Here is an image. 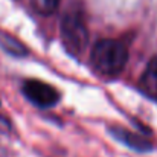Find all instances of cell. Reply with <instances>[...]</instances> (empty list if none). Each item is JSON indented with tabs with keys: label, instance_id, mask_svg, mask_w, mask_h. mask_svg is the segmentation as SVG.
I'll return each mask as SVG.
<instances>
[{
	"label": "cell",
	"instance_id": "cell-2",
	"mask_svg": "<svg viewBox=\"0 0 157 157\" xmlns=\"http://www.w3.org/2000/svg\"><path fill=\"white\" fill-rule=\"evenodd\" d=\"M61 40L67 52L72 55L78 56L84 52L89 41V32L79 12H67L64 15L61 21Z\"/></svg>",
	"mask_w": 157,
	"mask_h": 157
},
{
	"label": "cell",
	"instance_id": "cell-7",
	"mask_svg": "<svg viewBox=\"0 0 157 157\" xmlns=\"http://www.w3.org/2000/svg\"><path fill=\"white\" fill-rule=\"evenodd\" d=\"M34 5L41 14L48 15V14H52L58 8L59 0H34Z\"/></svg>",
	"mask_w": 157,
	"mask_h": 157
},
{
	"label": "cell",
	"instance_id": "cell-5",
	"mask_svg": "<svg viewBox=\"0 0 157 157\" xmlns=\"http://www.w3.org/2000/svg\"><path fill=\"white\" fill-rule=\"evenodd\" d=\"M140 89L148 96L157 99V56H154L148 63V66L140 78Z\"/></svg>",
	"mask_w": 157,
	"mask_h": 157
},
{
	"label": "cell",
	"instance_id": "cell-6",
	"mask_svg": "<svg viewBox=\"0 0 157 157\" xmlns=\"http://www.w3.org/2000/svg\"><path fill=\"white\" fill-rule=\"evenodd\" d=\"M0 48L12 56H26L28 55V48L18 38L12 37L11 34H8L5 31H0Z\"/></svg>",
	"mask_w": 157,
	"mask_h": 157
},
{
	"label": "cell",
	"instance_id": "cell-3",
	"mask_svg": "<svg viewBox=\"0 0 157 157\" xmlns=\"http://www.w3.org/2000/svg\"><path fill=\"white\" fill-rule=\"evenodd\" d=\"M23 93L32 104L43 107V108L52 107L59 101V92L53 86L38 81V79L26 81L23 84Z\"/></svg>",
	"mask_w": 157,
	"mask_h": 157
},
{
	"label": "cell",
	"instance_id": "cell-4",
	"mask_svg": "<svg viewBox=\"0 0 157 157\" xmlns=\"http://www.w3.org/2000/svg\"><path fill=\"white\" fill-rule=\"evenodd\" d=\"M110 133L113 134L114 139H117L119 142H122L124 145L130 147L131 150H136V151H148L151 148L150 142L145 140L142 136L136 134V133H131L128 130H124V128H119V127H113L110 128Z\"/></svg>",
	"mask_w": 157,
	"mask_h": 157
},
{
	"label": "cell",
	"instance_id": "cell-1",
	"mask_svg": "<svg viewBox=\"0 0 157 157\" xmlns=\"http://www.w3.org/2000/svg\"><path fill=\"white\" fill-rule=\"evenodd\" d=\"M90 61L98 73L114 78L125 69L128 61V51L121 41L101 40L92 49Z\"/></svg>",
	"mask_w": 157,
	"mask_h": 157
}]
</instances>
